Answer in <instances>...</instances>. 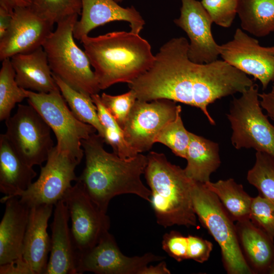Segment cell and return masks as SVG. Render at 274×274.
Returning <instances> with one entry per match:
<instances>
[{
    "instance_id": "obj_19",
    "label": "cell",
    "mask_w": 274,
    "mask_h": 274,
    "mask_svg": "<svg viewBox=\"0 0 274 274\" xmlns=\"http://www.w3.org/2000/svg\"><path fill=\"white\" fill-rule=\"evenodd\" d=\"M55 206L51 225L50 255L45 274H77L76 254L68 226V210L62 200Z\"/></svg>"
},
{
    "instance_id": "obj_4",
    "label": "cell",
    "mask_w": 274,
    "mask_h": 274,
    "mask_svg": "<svg viewBox=\"0 0 274 274\" xmlns=\"http://www.w3.org/2000/svg\"><path fill=\"white\" fill-rule=\"evenodd\" d=\"M147 157L144 174L151 191L150 202L157 223L164 228L197 226L192 197L195 181L164 154L151 151Z\"/></svg>"
},
{
    "instance_id": "obj_29",
    "label": "cell",
    "mask_w": 274,
    "mask_h": 274,
    "mask_svg": "<svg viewBox=\"0 0 274 274\" xmlns=\"http://www.w3.org/2000/svg\"><path fill=\"white\" fill-rule=\"evenodd\" d=\"M27 98V90L17 84L15 72L10 58L2 60L0 70V120L10 116L12 110L17 103Z\"/></svg>"
},
{
    "instance_id": "obj_23",
    "label": "cell",
    "mask_w": 274,
    "mask_h": 274,
    "mask_svg": "<svg viewBox=\"0 0 274 274\" xmlns=\"http://www.w3.org/2000/svg\"><path fill=\"white\" fill-rule=\"evenodd\" d=\"M36 176L32 166L23 162L5 134H1L0 191L5 194L1 202L27 189Z\"/></svg>"
},
{
    "instance_id": "obj_40",
    "label": "cell",
    "mask_w": 274,
    "mask_h": 274,
    "mask_svg": "<svg viewBox=\"0 0 274 274\" xmlns=\"http://www.w3.org/2000/svg\"><path fill=\"white\" fill-rule=\"evenodd\" d=\"M32 4V0H0V8L13 13L18 7H27Z\"/></svg>"
},
{
    "instance_id": "obj_7",
    "label": "cell",
    "mask_w": 274,
    "mask_h": 274,
    "mask_svg": "<svg viewBox=\"0 0 274 274\" xmlns=\"http://www.w3.org/2000/svg\"><path fill=\"white\" fill-rule=\"evenodd\" d=\"M259 97L258 86L254 83L233 98L227 114L231 144L236 149L252 148L274 157V125L263 113Z\"/></svg>"
},
{
    "instance_id": "obj_35",
    "label": "cell",
    "mask_w": 274,
    "mask_h": 274,
    "mask_svg": "<svg viewBox=\"0 0 274 274\" xmlns=\"http://www.w3.org/2000/svg\"><path fill=\"white\" fill-rule=\"evenodd\" d=\"M238 0H201L213 22L223 27H230L237 14Z\"/></svg>"
},
{
    "instance_id": "obj_17",
    "label": "cell",
    "mask_w": 274,
    "mask_h": 274,
    "mask_svg": "<svg viewBox=\"0 0 274 274\" xmlns=\"http://www.w3.org/2000/svg\"><path fill=\"white\" fill-rule=\"evenodd\" d=\"M81 17L74 26L73 35L81 40L94 28L106 23L124 21L129 23L131 31L139 34L145 24L133 6L124 8L114 0H81Z\"/></svg>"
},
{
    "instance_id": "obj_44",
    "label": "cell",
    "mask_w": 274,
    "mask_h": 274,
    "mask_svg": "<svg viewBox=\"0 0 274 274\" xmlns=\"http://www.w3.org/2000/svg\"><path fill=\"white\" fill-rule=\"evenodd\" d=\"M115 2H116V3H121L124 0H114Z\"/></svg>"
},
{
    "instance_id": "obj_21",
    "label": "cell",
    "mask_w": 274,
    "mask_h": 274,
    "mask_svg": "<svg viewBox=\"0 0 274 274\" xmlns=\"http://www.w3.org/2000/svg\"><path fill=\"white\" fill-rule=\"evenodd\" d=\"M15 80L20 87L39 93L59 90L43 47L10 58Z\"/></svg>"
},
{
    "instance_id": "obj_32",
    "label": "cell",
    "mask_w": 274,
    "mask_h": 274,
    "mask_svg": "<svg viewBox=\"0 0 274 274\" xmlns=\"http://www.w3.org/2000/svg\"><path fill=\"white\" fill-rule=\"evenodd\" d=\"M53 24L74 15H81V0H32L29 6Z\"/></svg>"
},
{
    "instance_id": "obj_22",
    "label": "cell",
    "mask_w": 274,
    "mask_h": 274,
    "mask_svg": "<svg viewBox=\"0 0 274 274\" xmlns=\"http://www.w3.org/2000/svg\"><path fill=\"white\" fill-rule=\"evenodd\" d=\"M236 230L244 257L253 273H267L274 260V242L250 219L237 221Z\"/></svg>"
},
{
    "instance_id": "obj_30",
    "label": "cell",
    "mask_w": 274,
    "mask_h": 274,
    "mask_svg": "<svg viewBox=\"0 0 274 274\" xmlns=\"http://www.w3.org/2000/svg\"><path fill=\"white\" fill-rule=\"evenodd\" d=\"M248 182L258 190L259 195L274 203V157L256 152L255 161L247 175Z\"/></svg>"
},
{
    "instance_id": "obj_14",
    "label": "cell",
    "mask_w": 274,
    "mask_h": 274,
    "mask_svg": "<svg viewBox=\"0 0 274 274\" xmlns=\"http://www.w3.org/2000/svg\"><path fill=\"white\" fill-rule=\"evenodd\" d=\"M219 51L224 61L259 80L263 89L274 81V46H262L237 28L231 41L220 45Z\"/></svg>"
},
{
    "instance_id": "obj_36",
    "label": "cell",
    "mask_w": 274,
    "mask_h": 274,
    "mask_svg": "<svg viewBox=\"0 0 274 274\" xmlns=\"http://www.w3.org/2000/svg\"><path fill=\"white\" fill-rule=\"evenodd\" d=\"M188 238L172 230L163 236L162 247L167 254L178 262L188 259Z\"/></svg>"
},
{
    "instance_id": "obj_3",
    "label": "cell",
    "mask_w": 274,
    "mask_h": 274,
    "mask_svg": "<svg viewBox=\"0 0 274 274\" xmlns=\"http://www.w3.org/2000/svg\"><path fill=\"white\" fill-rule=\"evenodd\" d=\"M80 42L100 90L120 82L130 83L147 71L155 60L149 42L131 31L87 35Z\"/></svg>"
},
{
    "instance_id": "obj_5",
    "label": "cell",
    "mask_w": 274,
    "mask_h": 274,
    "mask_svg": "<svg viewBox=\"0 0 274 274\" xmlns=\"http://www.w3.org/2000/svg\"><path fill=\"white\" fill-rule=\"evenodd\" d=\"M78 14L57 23L42 47L53 74L75 89L90 95L100 90L94 71L85 51L75 42L73 31Z\"/></svg>"
},
{
    "instance_id": "obj_26",
    "label": "cell",
    "mask_w": 274,
    "mask_h": 274,
    "mask_svg": "<svg viewBox=\"0 0 274 274\" xmlns=\"http://www.w3.org/2000/svg\"><path fill=\"white\" fill-rule=\"evenodd\" d=\"M219 199L234 221L250 219L252 198L242 184L232 178L205 183Z\"/></svg>"
},
{
    "instance_id": "obj_15",
    "label": "cell",
    "mask_w": 274,
    "mask_h": 274,
    "mask_svg": "<svg viewBox=\"0 0 274 274\" xmlns=\"http://www.w3.org/2000/svg\"><path fill=\"white\" fill-rule=\"evenodd\" d=\"M53 25L29 6L15 8L7 30L0 38V60L42 47Z\"/></svg>"
},
{
    "instance_id": "obj_38",
    "label": "cell",
    "mask_w": 274,
    "mask_h": 274,
    "mask_svg": "<svg viewBox=\"0 0 274 274\" xmlns=\"http://www.w3.org/2000/svg\"><path fill=\"white\" fill-rule=\"evenodd\" d=\"M0 274H34L31 268L23 257L0 265Z\"/></svg>"
},
{
    "instance_id": "obj_12",
    "label": "cell",
    "mask_w": 274,
    "mask_h": 274,
    "mask_svg": "<svg viewBox=\"0 0 274 274\" xmlns=\"http://www.w3.org/2000/svg\"><path fill=\"white\" fill-rule=\"evenodd\" d=\"M76 272L96 274H143L148 264L162 261L165 257L147 253L143 256L128 257L119 249L115 238L107 232L92 248L76 252Z\"/></svg>"
},
{
    "instance_id": "obj_34",
    "label": "cell",
    "mask_w": 274,
    "mask_h": 274,
    "mask_svg": "<svg viewBox=\"0 0 274 274\" xmlns=\"http://www.w3.org/2000/svg\"><path fill=\"white\" fill-rule=\"evenodd\" d=\"M100 99L108 112L123 129L131 110L137 100L135 92L130 89L126 93L118 95L102 93Z\"/></svg>"
},
{
    "instance_id": "obj_2",
    "label": "cell",
    "mask_w": 274,
    "mask_h": 274,
    "mask_svg": "<svg viewBox=\"0 0 274 274\" xmlns=\"http://www.w3.org/2000/svg\"><path fill=\"white\" fill-rule=\"evenodd\" d=\"M104 143L96 132L81 141L86 163L78 180L93 202L106 213L110 200L119 195L133 194L150 202L151 190L141 179L147 164V156L139 153L122 158L106 151Z\"/></svg>"
},
{
    "instance_id": "obj_33",
    "label": "cell",
    "mask_w": 274,
    "mask_h": 274,
    "mask_svg": "<svg viewBox=\"0 0 274 274\" xmlns=\"http://www.w3.org/2000/svg\"><path fill=\"white\" fill-rule=\"evenodd\" d=\"M250 220L274 239V203L260 195L253 197Z\"/></svg>"
},
{
    "instance_id": "obj_41",
    "label": "cell",
    "mask_w": 274,
    "mask_h": 274,
    "mask_svg": "<svg viewBox=\"0 0 274 274\" xmlns=\"http://www.w3.org/2000/svg\"><path fill=\"white\" fill-rule=\"evenodd\" d=\"M13 13L0 8V38L7 30L12 19Z\"/></svg>"
},
{
    "instance_id": "obj_27",
    "label": "cell",
    "mask_w": 274,
    "mask_h": 274,
    "mask_svg": "<svg viewBox=\"0 0 274 274\" xmlns=\"http://www.w3.org/2000/svg\"><path fill=\"white\" fill-rule=\"evenodd\" d=\"M52 75L62 96L76 117L93 126L104 139L105 128L99 120L96 107L91 95L75 89L58 76L53 73Z\"/></svg>"
},
{
    "instance_id": "obj_39",
    "label": "cell",
    "mask_w": 274,
    "mask_h": 274,
    "mask_svg": "<svg viewBox=\"0 0 274 274\" xmlns=\"http://www.w3.org/2000/svg\"><path fill=\"white\" fill-rule=\"evenodd\" d=\"M260 105L267 115L274 122V92L259 93Z\"/></svg>"
},
{
    "instance_id": "obj_31",
    "label": "cell",
    "mask_w": 274,
    "mask_h": 274,
    "mask_svg": "<svg viewBox=\"0 0 274 274\" xmlns=\"http://www.w3.org/2000/svg\"><path fill=\"white\" fill-rule=\"evenodd\" d=\"M180 106L175 119L167 123L158 134L155 143L168 147L177 156L185 158L190 141V132L184 127L181 118Z\"/></svg>"
},
{
    "instance_id": "obj_24",
    "label": "cell",
    "mask_w": 274,
    "mask_h": 274,
    "mask_svg": "<svg viewBox=\"0 0 274 274\" xmlns=\"http://www.w3.org/2000/svg\"><path fill=\"white\" fill-rule=\"evenodd\" d=\"M190 141L186 152L187 163L185 172L191 180L205 184L221 164L219 144L203 136L190 132Z\"/></svg>"
},
{
    "instance_id": "obj_43",
    "label": "cell",
    "mask_w": 274,
    "mask_h": 274,
    "mask_svg": "<svg viewBox=\"0 0 274 274\" xmlns=\"http://www.w3.org/2000/svg\"><path fill=\"white\" fill-rule=\"evenodd\" d=\"M267 273L274 274V260L269 267Z\"/></svg>"
},
{
    "instance_id": "obj_13",
    "label": "cell",
    "mask_w": 274,
    "mask_h": 274,
    "mask_svg": "<svg viewBox=\"0 0 274 274\" xmlns=\"http://www.w3.org/2000/svg\"><path fill=\"white\" fill-rule=\"evenodd\" d=\"M160 99L149 101L137 99L123 127L127 143L138 153L149 151L160 130L177 116L180 105Z\"/></svg>"
},
{
    "instance_id": "obj_8",
    "label": "cell",
    "mask_w": 274,
    "mask_h": 274,
    "mask_svg": "<svg viewBox=\"0 0 274 274\" xmlns=\"http://www.w3.org/2000/svg\"><path fill=\"white\" fill-rule=\"evenodd\" d=\"M27 98L54 132L57 148L79 164L84 154L81 141L95 133L96 129L76 117L60 90L49 93L27 90Z\"/></svg>"
},
{
    "instance_id": "obj_6",
    "label": "cell",
    "mask_w": 274,
    "mask_h": 274,
    "mask_svg": "<svg viewBox=\"0 0 274 274\" xmlns=\"http://www.w3.org/2000/svg\"><path fill=\"white\" fill-rule=\"evenodd\" d=\"M192 203L202 225L220 246L223 266L229 274H253L241 250L235 222L218 197L205 184L195 182Z\"/></svg>"
},
{
    "instance_id": "obj_9",
    "label": "cell",
    "mask_w": 274,
    "mask_h": 274,
    "mask_svg": "<svg viewBox=\"0 0 274 274\" xmlns=\"http://www.w3.org/2000/svg\"><path fill=\"white\" fill-rule=\"evenodd\" d=\"M5 133L26 164L41 165L54 147L51 128L30 105H19L16 113L5 120Z\"/></svg>"
},
{
    "instance_id": "obj_28",
    "label": "cell",
    "mask_w": 274,
    "mask_h": 274,
    "mask_svg": "<svg viewBox=\"0 0 274 274\" xmlns=\"http://www.w3.org/2000/svg\"><path fill=\"white\" fill-rule=\"evenodd\" d=\"M91 97L96 107L99 120L105 128V143L110 145L113 153L120 158H129L137 155L139 153L127 143L122 128L107 110L101 101L100 96L95 94Z\"/></svg>"
},
{
    "instance_id": "obj_45",
    "label": "cell",
    "mask_w": 274,
    "mask_h": 274,
    "mask_svg": "<svg viewBox=\"0 0 274 274\" xmlns=\"http://www.w3.org/2000/svg\"><path fill=\"white\" fill-rule=\"evenodd\" d=\"M271 91L272 92H274V83L273 84V85H272V88H271Z\"/></svg>"
},
{
    "instance_id": "obj_37",
    "label": "cell",
    "mask_w": 274,
    "mask_h": 274,
    "mask_svg": "<svg viewBox=\"0 0 274 274\" xmlns=\"http://www.w3.org/2000/svg\"><path fill=\"white\" fill-rule=\"evenodd\" d=\"M188 259L202 263L207 261L213 250L212 243L201 237L188 235Z\"/></svg>"
},
{
    "instance_id": "obj_42",
    "label": "cell",
    "mask_w": 274,
    "mask_h": 274,
    "mask_svg": "<svg viewBox=\"0 0 274 274\" xmlns=\"http://www.w3.org/2000/svg\"><path fill=\"white\" fill-rule=\"evenodd\" d=\"M169 273H170V270L167 268L165 262L163 260L157 265H148L143 272V274Z\"/></svg>"
},
{
    "instance_id": "obj_16",
    "label": "cell",
    "mask_w": 274,
    "mask_h": 274,
    "mask_svg": "<svg viewBox=\"0 0 274 274\" xmlns=\"http://www.w3.org/2000/svg\"><path fill=\"white\" fill-rule=\"evenodd\" d=\"M181 1L180 15L174 22L189 39V59L197 63H210L217 60L220 55V45L213 36V22L209 14L200 2Z\"/></svg>"
},
{
    "instance_id": "obj_18",
    "label": "cell",
    "mask_w": 274,
    "mask_h": 274,
    "mask_svg": "<svg viewBox=\"0 0 274 274\" xmlns=\"http://www.w3.org/2000/svg\"><path fill=\"white\" fill-rule=\"evenodd\" d=\"M53 206L45 204L30 208L22 257L34 274H45L46 270L51 247L47 229Z\"/></svg>"
},
{
    "instance_id": "obj_25",
    "label": "cell",
    "mask_w": 274,
    "mask_h": 274,
    "mask_svg": "<svg viewBox=\"0 0 274 274\" xmlns=\"http://www.w3.org/2000/svg\"><path fill=\"white\" fill-rule=\"evenodd\" d=\"M237 14L250 34L263 37L274 31V0H238Z\"/></svg>"
},
{
    "instance_id": "obj_1",
    "label": "cell",
    "mask_w": 274,
    "mask_h": 274,
    "mask_svg": "<svg viewBox=\"0 0 274 274\" xmlns=\"http://www.w3.org/2000/svg\"><path fill=\"white\" fill-rule=\"evenodd\" d=\"M188 47L189 42L184 37L170 39L160 48L152 66L128 86L140 100L166 99L196 107L214 125L209 105L222 97L242 93L254 82L223 60L210 63L191 61Z\"/></svg>"
},
{
    "instance_id": "obj_20",
    "label": "cell",
    "mask_w": 274,
    "mask_h": 274,
    "mask_svg": "<svg viewBox=\"0 0 274 274\" xmlns=\"http://www.w3.org/2000/svg\"><path fill=\"white\" fill-rule=\"evenodd\" d=\"M5 210L0 223V265L22 256L30 208L18 196L4 200Z\"/></svg>"
},
{
    "instance_id": "obj_10",
    "label": "cell",
    "mask_w": 274,
    "mask_h": 274,
    "mask_svg": "<svg viewBox=\"0 0 274 274\" xmlns=\"http://www.w3.org/2000/svg\"><path fill=\"white\" fill-rule=\"evenodd\" d=\"M76 182L62 200L68 210L76 252H83L97 245L109 231L110 220L93 202L78 178Z\"/></svg>"
},
{
    "instance_id": "obj_11",
    "label": "cell",
    "mask_w": 274,
    "mask_h": 274,
    "mask_svg": "<svg viewBox=\"0 0 274 274\" xmlns=\"http://www.w3.org/2000/svg\"><path fill=\"white\" fill-rule=\"evenodd\" d=\"M78 164L68 154L54 146L46 164L41 166L38 180L14 196L29 208L45 204L55 206L72 186V182L78 180L75 173Z\"/></svg>"
}]
</instances>
